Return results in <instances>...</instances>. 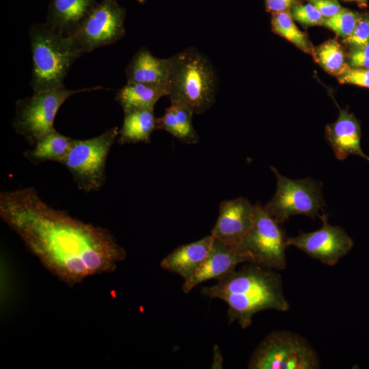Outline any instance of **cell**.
I'll use <instances>...</instances> for the list:
<instances>
[{
	"label": "cell",
	"mask_w": 369,
	"mask_h": 369,
	"mask_svg": "<svg viewBox=\"0 0 369 369\" xmlns=\"http://www.w3.org/2000/svg\"><path fill=\"white\" fill-rule=\"evenodd\" d=\"M0 217L51 273L70 286L113 272L126 258L108 229L54 208L33 187L1 192Z\"/></svg>",
	"instance_id": "obj_1"
},
{
	"label": "cell",
	"mask_w": 369,
	"mask_h": 369,
	"mask_svg": "<svg viewBox=\"0 0 369 369\" xmlns=\"http://www.w3.org/2000/svg\"><path fill=\"white\" fill-rule=\"evenodd\" d=\"M201 294L223 301L228 305L229 323L237 322L242 329L251 326L254 316L265 310L286 312L290 308L279 274L254 263L235 269Z\"/></svg>",
	"instance_id": "obj_2"
},
{
	"label": "cell",
	"mask_w": 369,
	"mask_h": 369,
	"mask_svg": "<svg viewBox=\"0 0 369 369\" xmlns=\"http://www.w3.org/2000/svg\"><path fill=\"white\" fill-rule=\"evenodd\" d=\"M166 85L170 102H180L194 114L207 111L215 102L218 79L210 59L194 47L169 57Z\"/></svg>",
	"instance_id": "obj_3"
},
{
	"label": "cell",
	"mask_w": 369,
	"mask_h": 369,
	"mask_svg": "<svg viewBox=\"0 0 369 369\" xmlns=\"http://www.w3.org/2000/svg\"><path fill=\"white\" fill-rule=\"evenodd\" d=\"M32 57L30 86L33 93L64 85L70 68L83 52L73 38L46 23L29 29Z\"/></svg>",
	"instance_id": "obj_4"
},
{
	"label": "cell",
	"mask_w": 369,
	"mask_h": 369,
	"mask_svg": "<svg viewBox=\"0 0 369 369\" xmlns=\"http://www.w3.org/2000/svg\"><path fill=\"white\" fill-rule=\"evenodd\" d=\"M101 86L79 90L67 89L64 85L33 93L30 97L16 102L12 126L29 144L36 143L55 131L54 120L63 103L75 94L104 90Z\"/></svg>",
	"instance_id": "obj_5"
},
{
	"label": "cell",
	"mask_w": 369,
	"mask_h": 369,
	"mask_svg": "<svg viewBox=\"0 0 369 369\" xmlns=\"http://www.w3.org/2000/svg\"><path fill=\"white\" fill-rule=\"evenodd\" d=\"M316 351L300 335L286 330L267 335L256 347L247 364L249 369H318Z\"/></svg>",
	"instance_id": "obj_6"
},
{
	"label": "cell",
	"mask_w": 369,
	"mask_h": 369,
	"mask_svg": "<svg viewBox=\"0 0 369 369\" xmlns=\"http://www.w3.org/2000/svg\"><path fill=\"white\" fill-rule=\"evenodd\" d=\"M118 135L119 128L114 126L91 139H72L61 163L70 172L79 189L91 192L103 186L108 154Z\"/></svg>",
	"instance_id": "obj_7"
},
{
	"label": "cell",
	"mask_w": 369,
	"mask_h": 369,
	"mask_svg": "<svg viewBox=\"0 0 369 369\" xmlns=\"http://www.w3.org/2000/svg\"><path fill=\"white\" fill-rule=\"evenodd\" d=\"M277 178L276 191L264 206L268 213L280 224L290 217L303 215L314 219L325 206L322 183L312 178L294 180L282 176L271 167Z\"/></svg>",
	"instance_id": "obj_8"
},
{
	"label": "cell",
	"mask_w": 369,
	"mask_h": 369,
	"mask_svg": "<svg viewBox=\"0 0 369 369\" xmlns=\"http://www.w3.org/2000/svg\"><path fill=\"white\" fill-rule=\"evenodd\" d=\"M287 240L282 225L257 203L253 224L238 245L251 256L254 264L283 270L286 266Z\"/></svg>",
	"instance_id": "obj_9"
},
{
	"label": "cell",
	"mask_w": 369,
	"mask_h": 369,
	"mask_svg": "<svg viewBox=\"0 0 369 369\" xmlns=\"http://www.w3.org/2000/svg\"><path fill=\"white\" fill-rule=\"evenodd\" d=\"M126 14L118 0H102L71 37L83 53L114 44L125 36Z\"/></svg>",
	"instance_id": "obj_10"
},
{
	"label": "cell",
	"mask_w": 369,
	"mask_h": 369,
	"mask_svg": "<svg viewBox=\"0 0 369 369\" xmlns=\"http://www.w3.org/2000/svg\"><path fill=\"white\" fill-rule=\"evenodd\" d=\"M321 227L310 232H301L295 237H288L287 245L303 251L310 257L328 266H334L353 247V241L340 226H331L328 215H319Z\"/></svg>",
	"instance_id": "obj_11"
},
{
	"label": "cell",
	"mask_w": 369,
	"mask_h": 369,
	"mask_svg": "<svg viewBox=\"0 0 369 369\" xmlns=\"http://www.w3.org/2000/svg\"><path fill=\"white\" fill-rule=\"evenodd\" d=\"M242 263H253V260L238 244H228L215 238L205 260L197 271L184 281L182 290L189 293L203 282L219 280L233 272Z\"/></svg>",
	"instance_id": "obj_12"
},
{
	"label": "cell",
	"mask_w": 369,
	"mask_h": 369,
	"mask_svg": "<svg viewBox=\"0 0 369 369\" xmlns=\"http://www.w3.org/2000/svg\"><path fill=\"white\" fill-rule=\"evenodd\" d=\"M254 214L255 205L243 197L223 200L210 234L226 243L239 244L250 230Z\"/></svg>",
	"instance_id": "obj_13"
},
{
	"label": "cell",
	"mask_w": 369,
	"mask_h": 369,
	"mask_svg": "<svg viewBox=\"0 0 369 369\" xmlns=\"http://www.w3.org/2000/svg\"><path fill=\"white\" fill-rule=\"evenodd\" d=\"M325 137L338 160L343 161L353 154L369 161V156L361 148L359 122L346 109H340L336 121L326 126Z\"/></svg>",
	"instance_id": "obj_14"
},
{
	"label": "cell",
	"mask_w": 369,
	"mask_h": 369,
	"mask_svg": "<svg viewBox=\"0 0 369 369\" xmlns=\"http://www.w3.org/2000/svg\"><path fill=\"white\" fill-rule=\"evenodd\" d=\"M214 240L215 238L210 234L177 247L162 259L160 263L161 269L179 275L184 281L189 279L205 260Z\"/></svg>",
	"instance_id": "obj_15"
},
{
	"label": "cell",
	"mask_w": 369,
	"mask_h": 369,
	"mask_svg": "<svg viewBox=\"0 0 369 369\" xmlns=\"http://www.w3.org/2000/svg\"><path fill=\"white\" fill-rule=\"evenodd\" d=\"M98 3L96 0H51L45 23L71 36Z\"/></svg>",
	"instance_id": "obj_16"
},
{
	"label": "cell",
	"mask_w": 369,
	"mask_h": 369,
	"mask_svg": "<svg viewBox=\"0 0 369 369\" xmlns=\"http://www.w3.org/2000/svg\"><path fill=\"white\" fill-rule=\"evenodd\" d=\"M169 70V57H157L149 49L142 47L135 53L126 68V83L166 86Z\"/></svg>",
	"instance_id": "obj_17"
},
{
	"label": "cell",
	"mask_w": 369,
	"mask_h": 369,
	"mask_svg": "<svg viewBox=\"0 0 369 369\" xmlns=\"http://www.w3.org/2000/svg\"><path fill=\"white\" fill-rule=\"evenodd\" d=\"M158 130V118L154 108H141L124 112L122 127L119 129L120 144L149 143L153 131Z\"/></svg>",
	"instance_id": "obj_18"
},
{
	"label": "cell",
	"mask_w": 369,
	"mask_h": 369,
	"mask_svg": "<svg viewBox=\"0 0 369 369\" xmlns=\"http://www.w3.org/2000/svg\"><path fill=\"white\" fill-rule=\"evenodd\" d=\"M167 95V87L164 85L126 83L118 91L115 100L126 112L136 109L154 108L158 100Z\"/></svg>",
	"instance_id": "obj_19"
},
{
	"label": "cell",
	"mask_w": 369,
	"mask_h": 369,
	"mask_svg": "<svg viewBox=\"0 0 369 369\" xmlns=\"http://www.w3.org/2000/svg\"><path fill=\"white\" fill-rule=\"evenodd\" d=\"M72 141V139L55 130L38 140L33 149L25 151L23 155L34 164L47 161L61 163L68 153Z\"/></svg>",
	"instance_id": "obj_20"
},
{
	"label": "cell",
	"mask_w": 369,
	"mask_h": 369,
	"mask_svg": "<svg viewBox=\"0 0 369 369\" xmlns=\"http://www.w3.org/2000/svg\"><path fill=\"white\" fill-rule=\"evenodd\" d=\"M312 54L316 61L331 74L340 76L348 68L344 51L335 40L324 42Z\"/></svg>",
	"instance_id": "obj_21"
},
{
	"label": "cell",
	"mask_w": 369,
	"mask_h": 369,
	"mask_svg": "<svg viewBox=\"0 0 369 369\" xmlns=\"http://www.w3.org/2000/svg\"><path fill=\"white\" fill-rule=\"evenodd\" d=\"M272 29L277 34L286 38L306 53H312L313 50L306 34L300 31L293 22L288 11L273 14Z\"/></svg>",
	"instance_id": "obj_22"
},
{
	"label": "cell",
	"mask_w": 369,
	"mask_h": 369,
	"mask_svg": "<svg viewBox=\"0 0 369 369\" xmlns=\"http://www.w3.org/2000/svg\"><path fill=\"white\" fill-rule=\"evenodd\" d=\"M174 109L179 130L178 139L187 144H195L198 142L200 137L194 128L192 122V110L184 104L171 102Z\"/></svg>",
	"instance_id": "obj_23"
},
{
	"label": "cell",
	"mask_w": 369,
	"mask_h": 369,
	"mask_svg": "<svg viewBox=\"0 0 369 369\" xmlns=\"http://www.w3.org/2000/svg\"><path fill=\"white\" fill-rule=\"evenodd\" d=\"M360 18L357 12L343 8L334 16L325 18L322 25L345 39L352 33Z\"/></svg>",
	"instance_id": "obj_24"
},
{
	"label": "cell",
	"mask_w": 369,
	"mask_h": 369,
	"mask_svg": "<svg viewBox=\"0 0 369 369\" xmlns=\"http://www.w3.org/2000/svg\"><path fill=\"white\" fill-rule=\"evenodd\" d=\"M292 19L305 26L322 25L324 17L311 3L295 4L290 10Z\"/></svg>",
	"instance_id": "obj_25"
},
{
	"label": "cell",
	"mask_w": 369,
	"mask_h": 369,
	"mask_svg": "<svg viewBox=\"0 0 369 369\" xmlns=\"http://www.w3.org/2000/svg\"><path fill=\"white\" fill-rule=\"evenodd\" d=\"M344 41L355 49L369 44V16L361 18L352 33Z\"/></svg>",
	"instance_id": "obj_26"
},
{
	"label": "cell",
	"mask_w": 369,
	"mask_h": 369,
	"mask_svg": "<svg viewBox=\"0 0 369 369\" xmlns=\"http://www.w3.org/2000/svg\"><path fill=\"white\" fill-rule=\"evenodd\" d=\"M338 81L369 88V69L348 68L339 76Z\"/></svg>",
	"instance_id": "obj_27"
},
{
	"label": "cell",
	"mask_w": 369,
	"mask_h": 369,
	"mask_svg": "<svg viewBox=\"0 0 369 369\" xmlns=\"http://www.w3.org/2000/svg\"><path fill=\"white\" fill-rule=\"evenodd\" d=\"M308 1L324 18L333 16L343 9L337 0H308Z\"/></svg>",
	"instance_id": "obj_28"
},
{
	"label": "cell",
	"mask_w": 369,
	"mask_h": 369,
	"mask_svg": "<svg viewBox=\"0 0 369 369\" xmlns=\"http://www.w3.org/2000/svg\"><path fill=\"white\" fill-rule=\"evenodd\" d=\"M350 64L354 68L369 69V44L351 53Z\"/></svg>",
	"instance_id": "obj_29"
},
{
	"label": "cell",
	"mask_w": 369,
	"mask_h": 369,
	"mask_svg": "<svg viewBox=\"0 0 369 369\" xmlns=\"http://www.w3.org/2000/svg\"><path fill=\"white\" fill-rule=\"evenodd\" d=\"M297 0H265L266 11L275 14L281 12L288 11L290 9Z\"/></svg>",
	"instance_id": "obj_30"
},
{
	"label": "cell",
	"mask_w": 369,
	"mask_h": 369,
	"mask_svg": "<svg viewBox=\"0 0 369 369\" xmlns=\"http://www.w3.org/2000/svg\"><path fill=\"white\" fill-rule=\"evenodd\" d=\"M360 8H365L367 5L368 0H357Z\"/></svg>",
	"instance_id": "obj_31"
},
{
	"label": "cell",
	"mask_w": 369,
	"mask_h": 369,
	"mask_svg": "<svg viewBox=\"0 0 369 369\" xmlns=\"http://www.w3.org/2000/svg\"><path fill=\"white\" fill-rule=\"evenodd\" d=\"M133 1H135L139 3H145L147 0H133Z\"/></svg>",
	"instance_id": "obj_32"
},
{
	"label": "cell",
	"mask_w": 369,
	"mask_h": 369,
	"mask_svg": "<svg viewBox=\"0 0 369 369\" xmlns=\"http://www.w3.org/2000/svg\"><path fill=\"white\" fill-rule=\"evenodd\" d=\"M347 1H353V0H347ZM357 1V0H356Z\"/></svg>",
	"instance_id": "obj_33"
}]
</instances>
